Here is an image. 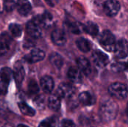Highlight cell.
Masks as SVG:
<instances>
[{
    "instance_id": "1",
    "label": "cell",
    "mask_w": 128,
    "mask_h": 127,
    "mask_svg": "<svg viewBox=\"0 0 128 127\" xmlns=\"http://www.w3.org/2000/svg\"><path fill=\"white\" fill-rule=\"evenodd\" d=\"M118 111V107L115 102L112 100H106L100 106V115L104 121H111L116 118Z\"/></svg>"
},
{
    "instance_id": "2",
    "label": "cell",
    "mask_w": 128,
    "mask_h": 127,
    "mask_svg": "<svg viewBox=\"0 0 128 127\" xmlns=\"http://www.w3.org/2000/svg\"><path fill=\"white\" fill-rule=\"evenodd\" d=\"M99 42L101 46L104 49H105L106 51L113 52L115 50L116 42L114 35L110 31L108 30L104 31L100 36Z\"/></svg>"
},
{
    "instance_id": "3",
    "label": "cell",
    "mask_w": 128,
    "mask_h": 127,
    "mask_svg": "<svg viewBox=\"0 0 128 127\" xmlns=\"http://www.w3.org/2000/svg\"><path fill=\"white\" fill-rule=\"evenodd\" d=\"M108 91L110 95L118 100H124L128 96V88L123 83H113L110 85L108 88Z\"/></svg>"
},
{
    "instance_id": "4",
    "label": "cell",
    "mask_w": 128,
    "mask_h": 127,
    "mask_svg": "<svg viewBox=\"0 0 128 127\" xmlns=\"http://www.w3.org/2000/svg\"><path fill=\"white\" fill-rule=\"evenodd\" d=\"M103 7L104 13L108 16H114L119 12L121 4L116 0H107L104 3Z\"/></svg>"
},
{
    "instance_id": "5",
    "label": "cell",
    "mask_w": 128,
    "mask_h": 127,
    "mask_svg": "<svg viewBox=\"0 0 128 127\" xmlns=\"http://www.w3.org/2000/svg\"><path fill=\"white\" fill-rule=\"evenodd\" d=\"M26 31L32 38H39L42 34L41 26L36 19L30 20L26 24Z\"/></svg>"
},
{
    "instance_id": "6",
    "label": "cell",
    "mask_w": 128,
    "mask_h": 127,
    "mask_svg": "<svg viewBox=\"0 0 128 127\" xmlns=\"http://www.w3.org/2000/svg\"><path fill=\"white\" fill-rule=\"evenodd\" d=\"M92 60L94 64L98 67H104L109 64V57L104 52L100 50H95L92 54Z\"/></svg>"
},
{
    "instance_id": "7",
    "label": "cell",
    "mask_w": 128,
    "mask_h": 127,
    "mask_svg": "<svg viewBox=\"0 0 128 127\" xmlns=\"http://www.w3.org/2000/svg\"><path fill=\"white\" fill-rule=\"evenodd\" d=\"M57 93L58 94V97L68 99V98H70L71 97H73V95L75 93V90H74V88L70 84L62 83L58 86Z\"/></svg>"
},
{
    "instance_id": "8",
    "label": "cell",
    "mask_w": 128,
    "mask_h": 127,
    "mask_svg": "<svg viewBox=\"0 0 128 127\" xmlns=\"http://www.w3.org/2000/svg\"><path fill=\"white\" fill-rule=\"evenodd\" d=\"M51 39L53 43L56 46H64L67 42V37L64 31L62 29H55L51 34Z\"/></svg>"
},
{
    "instance_id": "9",
    "label": "cell",
    "mask_w": 128,
    "mask_h": 127,
    "mask_svg": "<svg viewBox=\"0 0 128 127\" xmlns=\"http://www.w3.org/2000/svg\"><path fill=\"white\" fill-rule=\"evenodd\" d=\"M114 51L118 58H126L128 54V41L125 39L119 40L116 44Z\"/></svg>"
},
{
    "instance_id": "10",
    "label": "cell",
    "mask_w": 128,
    "mask_h": 127,
    "mask_svg": "<svg viewBox=\"0 0 128 127\" xmlns=\"http://www.w3.org/2000/svg\"><path fill=\"white\" fill-rule=\"evenodd\" d=\"M11 40L10 35L5 32L0 35V56H3L8 53Z\"/></svg>"
},
{
    "instance_id": "11",
    "label": "cell",
    "mask_w": 128,
    "mask_h": 127,
    "mask_svg": "<svg viewBox=\"0 0 128 127\" xmlns=\"http://www.w3.org/2000/svg\"><path fill=\"white\" fill-rule=\"evenodd\" d=\"M45 57V52L40 49H34L26 58L30 63H36L42 61Z\"/></svg>"
},
{
    "instance_id": "12",
    "label": "cell",
    "mask_w": 128,
    "mask_h": 127,
    "mask_svg": "<svg viewBox=\"0 0 128 127\" xmlns=\"http://www.w3.org/2000/svg\"><path fill=\"white\" fill-rule=\"evenodd\" d=\"M16 7L18 13L22 16L28 14L32 10V5L28 0H17Z\"/></svg>"
},
{
    "instance_id": "13",
    "label": "cell",
    "mask_w": 128,
    "mask_h": 127,
    "mask_svg": "<svg viewBox=\"0 0 128 127\" xmlns=\"http://www.w3.org/2000/svg\"><path fill=\"white\" fill-rule=\"evenodd\" d=\"M76 64L79 67V70H81L86 75H89L92 71L91 64L89 61L85 57H80L76 60Z\"/></svg>"
},
{
    "instance_id": "14",
    "label": "cell",
    "mask_w": 128,
    "mask_h": 127,
    "mask_svg": "<svg viewBox=\"0 0 128 127\" xmlns=\"http://www.w3.org/2000/svg\"><path fill=\"white\" fill-rule=\"evenodd\" d=\"M36 19L39 22L40 26H43V27H45V28L50 27L53 23V16L49 12L44 13L40 16L37 17Z\"/></svg>"
},
{
    "instance_id": "15",
    "label": "cell",
    "mask_w": 128,
    "mask_h": 127,
    "mask_svg": "<svg viewBox=\"0 0 128 127\" xmlns=\"http://www.w3.org/2000/svg\"><path fill=\"white\" fill-rule=\"evenodd\" d=\"M40 87L42 90L46 93H50L54 88V81L52 77L45 76L40 79Z\"/></svg>"
},
{
    "instance_id": "16",
    "label": "cell",
    "mask_w": 128,
    "mask_h": 127,
    "mask_svg": "<svg viewBox=\"0 0 128 127\" xmlns=\"http://www.w3.org/2000/svg\"><path fill=\"white\" fill-rule=\"evenodd\" d=\"M68 77L71 82L74 83H79L82 81V74L80 70L74 67H71L68 70Z\"/></svg>"
},
{
    "instance_id": "17",
    "label": "cell",
    "mask_w": 128,
    "mask_h": 127,
    "mask_svg": "<svg viewBox=\"0 0 128 127\" xmlns=\"http://www.w3.org/2000/svg\"><path fill=\"white\" fill-rule=\"evenodd\" d=\"M80 102L84 106H92L95 103V98L88 92L84 91L79 95Z\"/></svg>"
},
{
    "instance_id": "18",
    "label": "cell",
    "mask_w": 128,
    "mask_h": 127,
    "mask_svg": "<svg viewBox=\"0 0 128 127\" xmlns=\"http://www.w3.org/2000/svg\"><path fill=\"white\" fill-rule=\"evenodd\" d=\"M83 31L87 32L88 34L95 37L98 34L99 28L98 26L93 22H88L85 25H83Z\"/></svg>"
},
{
    "instance_id": "19",
    "label": "cell",
    "mask_w": 128,
    "mask_h": 127,
    "mask_svg": "<svg viewBox=\"0 0 128 127\" xmlns=\"http://www.w3.org/2000/svg\"><path fill=\"white\" fill-rule=\"evenodd\" d=\"M13 73H14V77L16 80V82L17 84H21L25 76V71H24L22 66L20 64V65L16 64L14 67V71Z\"/></svg>"
},
{
    "instance_id": "20",
    "label": "cell",
    "mask_w": 128,
    "mask_h": 127,
    "mask_svg": "<svg viewBox=\"0 0 128 127\" xmlns=\"http://www.w3.org/2000/svg\"><path fill=\"white\" fill-rule=\"evenodd\" d=\"M50 61L53 67L57 69H60L63 65V58L62 57L56 52H53L50 56Z\"/></svg>"
},
{
    "instance_id": "21",
    "label": "cell",
    "mask_w": 128,
    "mask_h": 127,
    "mask_svg": "<svg viewBox=\"0 0 128 127\" xmlns=\"http://www.w3.org/2000/svg\"><path fill=\"white\" fill-rule=\"evenodd\" d=\"M48 106L52 111H58L61 107L60 98L56 95H52L50 97L48 100Z\"/></svg>"
},
{
    "instance_id": "22",
    "label": "cell",
    "mask_w": 128,
    "mask_h": 127,
    "mask_svg": "<svg viewBox=\"0 0 128 127\" xmlns=\"http://www.w3.org/2000/svg\"><path fill=\"white\" fill-rule=\"evenodd\" d=\"M76 46L78 49L83 52H88L91 49V45L89 41L83 37L79 38L76 40Z\"/></svg>"
},
{
    "instance_id": "23",
    "label": "cell",
    "mask_w": 128,
    "mask_h": 127,
    "mask_svg": "<svg viewBox=\"0 0 128 127\" xmlns=\"http://www.w3.org/2000/svg\"><path fill=\"white\" fill-rule=\"evenodd\" d=\"M18 106L20 108V112L26 115V116H30L32 117L35 115V111L34 109H33L32 107H30L29 106H28L26 103H25L24 102H20L18 103Z\"/></svg>"
},
{
    "instance_id": "24",
    "label": "cell",
    "mask_w": 128,
    "mask_h": 127,
    "mask_svg": "<svg viewBox=\"0 0 128 127\" xmlns=\"http://www.w3.org/2000/svg\"><path fill=\"white\" fill-rule=\"evenodd\" d=\"M14 77L13 71L8 67H3L0 71V78L3 80L10 82L11 79Z\"/></svg>"
},
{
    "instance_id": "25",
    "label": "cell",
    "mask_w": 128,
    "mask_h": 127,
    "mask_svg": "<svg viewBox=\"0 0 128 127\" xmlns=\"http://www.w3.org/2000/svg\"><path fill=\"white\" fill-rule=\"evenodd\" d=\"M9 31L13 37H19L22 34V28L20 25L12 23L9 25Z\"/></svg>"
},
{
    "instance_id": "26",
    "label": "cell",
    "mask_w": 128,
    "mask_h": 127,
    "mask_svg": "<svg viewBox=\"0 0 128 127\" xmlns=\"http://www.w3.org/2000/svg\"><path fill=\"white\" fill-rule=\"evenodd\" d=\"M58 120L56 118H51L46 120H44L39 124L38 127H57Z\"/></svg>"
},
{
    "instance_id": "27",
    "label": "cell",
    "mask_w": 128,
    "mask_h": 127,
    "mask_svg": "<svg viewBox=\"0 0 128 127\" xmlns=\"http://www.w3.org/2000/svg\"><path fill=\"white\" fill-rule=\"evenodd\" d=\"M39 86L36 81L34 80H30L28 85V91L30 94H37L39 92Z\"/></svg>"
},
{
    "instance_id": "28",
    "label": "cell",
    "mask_w": 128,
    "mask_h": 127,
    "mask_svg": "<svg viewBox=\"0 0 128 127\" xmlns=\"http://www.w3.org/2000/svg\"><path fill=\"white\" fill-rule=\"evenodd\" d=\"M68 26L70 31L72 33L76 34H79L83 31V25H81L77 24V23H74V22L69 23L68 25Z\"/></svg>"
},
{
    "instance_id": "29",
    "label": "cell",
    "mask_w": 128,
    "mask_h": 127,
    "mask_svg": "<svg viewBox=\"0 0 128 127\" xmlns=\"http://www.w3.org/2000/svg\"><path fill=\"white\" fill-rule=\"evenodd\" d=\"M4 8L7 12H11L16 7V3L14 0H4Z\"/></svg>"
},
{
    "instance_id": "30",
    "label": "cell",
    "mask_w": 128,
    "mask_h": 127,
    "mask_svg": "<svg viewBox=\"0 0 128 127\" xmlns=\"http://www.w3.org/2000/svg\"><path fill=\"white\" fill-rule=\"evenodd\" d=\"M44 103H45V99L42 95L37 96L34 99V104L38 109H43L44 107Z\"/></svg>"
},
{
    "instance_id": "31",
    "label": "cell",
    "mask_w": 128,
    "mask_h": 127,
    "mask_svg": "<svg viewBox=\"0 0 128 127\" xmlns=\"http://www.w3.org/2000/svg\"><path fill=\"white\" fill-rule=\"evenodd\" d=\"M112 69L115 72L123 71L126 69V63L124 62H116L112 65Z\"/></svg>"
},
{
    "instance_id": "32",
    "label": "cell",
    "mask_w": 128,
    "mask_h": 127,
    "mask_svg": "<svg viewBox=\"0 0 128 127\" xmlns=\"http://www.w3.org/2000/svg\"><path fill=\"white\" fill-rule=\"evenodd\" d=\"M8 84H9V82H6L0 78V95H4L7 93Z\"/></svg>"
},
{
    "instance_id": "33",
    "label": "cell",
    "mask_w": 128,
    "mask_h": 127,
    "mask_svg": "<svg viewBox=\"0 0 128 127\" xmlns=\"http://www.w3.org/2000/svg\"><path fill=\"white\" fill-rule=\"evenodd\" d=\"M62 127H75V124L72 121L66 119L62 122Z\"/></svg>"
},
{
    "instance_id": "34",
    "label": "cell",
    "mask_w": 128,
    "mask_h": 127,
    "mask_svg": "<svg viewBox=\"0 0 128 127\" xmlns=\"http://www.w3.org/2000/svg\"><path fill=\"white\" fill-rule=\"evenodd\" d=\"M34 42H33L32 40H27L25 43H24V47H26V48H29V47H32L34 46Z\"/></svg>"
},
{
    "instance_id": "35",
    "label": "cell",
    "mask_w": 128,
    "mask_h": 127,
    "mask_svg": "<svg viewBox=\"0 0 128 127\" xmlns=\"http://www.w3.org/2000/svg\"><path fill=\"white\" fill-rule=\"evenodd\" d=\"M44 1H46V3L48 5H50V6H51V7H53V6L55 5V3H56L55 0H44Z\"/></svg>"
},
{
    "instance_id": "36",
    "label": "cell",
    "mask_w": 128,
    "mask_h": 127,
    "mask_svg": "<svg viewBox=\"0 0 128 127\" xmlns=\"http://www.w3.org/2000/svg\"><path fill=\"white\" fill-rule=\"evenodd\" d=\"M17 127H28L27 126H26V125H24V124H20V125H18Z\"/></svg>"
},
{
    "instance_id": "37",
    "label": "cell",
    "mask_w": 128,
    "mask_h": 127,
    "mask_svg": "<svg viewBox=\"0 0 128 127\" xmlns=\"http://www.w3.org/2000/svg\"></svg>"
}]
</instances>
